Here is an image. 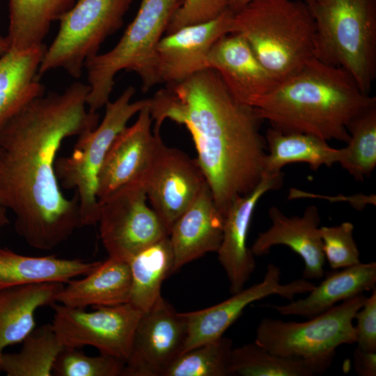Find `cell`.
<instances>
[{"label":"cell","mask_w":376,"mask_h":376,"mask_svg":"<svg viewBox=\"0 0 376 376\" xmlns=\"http://www.w3.org/2000/svg\"><path fill=\"white\" fill-rule=\"evenodd\" d=\"M88 84L76 81L61 93L44 94L0 130V203L15 217V229L31 247L49 251L81 227L77 194L64 196L55 171L68 138L95 129Z\"/></svg>","instance_id":"cell-1"},{"label":"cell","mask_w":376,"mask_h":376,"mask_svg":"<svg viewBox=\"0 0 376 376\" xmlns=\"http://www.w3.org/2000/svg\"><path fill=\"white\" fill-rule=\"evenodd\" d=\"M148 109L160 131L166 119L184 125L216 206L225 214L238 198L258 185L267 154L262 121L254 109L237 100L219 73L205 68L167 84L149 98Z\"/></svg>","instance_id":"cell-2"},{"label":"cell","mask_w":376,"mask_h":376,"mask_svg":"<svg viewBox=\"0 0 376 376\" xmlns=\"http://www.w3.org/2000/svg\"><path fill=\"white\" fill-rule=\"evenodd\" d=\"M375 104L376 97L362 92L347 71L313 57L251 107L280 131L347 143L350 122Z\"/></svg>","instance_id":"cell-3"},{"label":"cell","mask_w":376,"mask_h":376,"mask_svg":"<svg viewBox=\"0 0 376 376\" xmlns=\"http://www.w3.org/2000/svg\"><path fill=\"white\" fill-rule=\"evenodd\" d=\"M230 33L245 39L279 83L314 57V21L304 0L253 1L233 12Z\"/></svg>","instance_id":"cell-4"},{"label":"cell","mask_w":376,"mask_h":376,"mask_svg":"<svg viewBox=\"0 0 376 376\" xmlns=\"http://www.w3.org/2000/svg\"><path fill=\"white\" fill-rule=\"evenodd\" d=\"M184 0H141L139 10L117 44L98 53L84 65L90 91L87 107L97 112L106 105L121 70L135 72L146 93L159 84L156 71V50Z\"/></svg>","instance_id":"cell-5"},{"label":"cell","mask_w":376,"mask_h":376,"mask_svg":"<svg viewBox=\"0 0 376 376\" xmlns=\"http://www.w3.org/2000/svg\"><path fill=\"white\" fill-rule=\"evenodd\" d=\"M305 1L315 25L314 57L347 71L369 94L376 79V0Z\"/></svg>","instance_id":"cell-6"},{"label":"cell","mask_w":376,"mask_h":376,"mask_svg":"<svg viewBox=\"0 0 376 376\" xmlns=\"http://www.w3.org/2000/svg\"><path fill=\"white\" fill-rule=\"evenodd\" d=\"M366 298L363 294L357 295L306 322L263 318L255 342L276 355L303 360L315 375L322 374L338 347L356 343L353 322Z\"/></svg>","instance_id":"cell-7"},{"label":"cell","mask_w":376,"mask_h":376,"mask_svg":"<svg viewBox=\"0 0 376 376\" xmlns=\"http://www.w3.org/2000/svg\"><path fill=\"white\" fill-rule=\"evenodd\" d=\"M135 88L130 86L105 107L103 119L97 126L78 136L71 155L57 158L55 171L60 186L76 190L81 226L97 224L100 203L97 180L107 151L128 121L148 106L149 98L132 102Z\"/></svg>","instance_id":"cell-8"},{"label":"cell","mask_w":376,"mask_h":376,"mask_svg":"<svg viewBox=\"0 0 376 376\" xmlns=\"http://www.w3.org/2000/svg\"><path fill=\"white\" fill-rule=\"evenodd\" d=\"M132 1L77 0L58 20V31L45 50L38 77L60 68L79 79L86 61L97 54L104 40L122 27Z\"/></svg>","instance_id":"cell-9"},{"label":"cell","mask_w":376,"mask_h":376,"mask_svg":"<svg viewBox=\"0 0 376 376\" xmlns=\"http://www.w3.org/2000/svg\"><path fill=\"white\" fill-rule=\"evenodd\" d=\"M51 323L63 347L91 346L100 354L126 362L131 354L134 336L143 313L130 303L96 306L94 311L70 307L58 302Z\"/></svg>","instance_id":"cell-10"},{"label":"cell","mask_w":376,"mask_h":376,"mask_svg":"<svg viewBox=\"0 0 376 376\" xmlns=\"http://www.w3.org/2000/svg\"><path fill=\"white\" fill-rule=\"evenodd\" d=\"M141 182L128 184L100 203V237L109 257L127 262L168 236L169 232L147 204Z\"/></svg>","instance_id":"cell-11"},{"label":"cell","mask_w":376,"mask_h":376,"mask_svg":"<svg viewBox=\"0 0 376 376\" xmlns=\"http://www.w3.org/2000/svg\"><path fill=\"white\" fill-rule=\"evenodd\" d=\"M151 207L169 231L207 184L196 159L169 147L160 138L141 180Z\"/></svg>","instance_id":"cell-12"},{"label":"cell","mask_w":376,"mask_h":376,"mask_svg":"<svg viewBox=\"0 0 376 376\" xmlns=\"http://www.w3.org/2000/svg\"><path fill=\"white\" fill-rule=\"evenodd\" d=\"M187 334L184 313L160 296L141 316L122 376H164L182 352Z\"/></svg>","instance_id":"cell-13"},{"label":"cell","mask_w":376,"mask_h":376,"mask_svg":"<svg viewBox=\"0 0 376 376\" xmlns=\"http://www.w3.org/2000/svg\"><path fill=\"white\" fill-rule=\"evenodd\" d=\"M281 274L280 268L270 263L262 281L232 294L230 298L216 305L183 313L188 334L182 352L222 337L251 303L274 295L292 301L296 295L308 293L315 286L304 278L282 284Z\"/></svg>","instance_id":"cell-14"},{"label":"cell","mask_w":376,"mask_h":376,"mask_svg":"<svg viewBox=\"0 0 376 376\" xmlns=\"http://www.w3.org/2000/svg\"><path fill=\"white\" fill-rule=\"evenodd\" d=\"M233 11L227 9L217 17L184 26L165 35L156 50V71L159 84L178 83L207 67V55L224 36L231 33Z\"/></svg>","instance_id":"cell-15"},{"label":"cell","mask_w":376,"mask_h":376,"mask_svg":"<svg viewBox=\"0 0 376 376\" xmlns=\"http://www.w3.org/2000/svg\"><path fill=\"white\" fill-rule=\"evenodd\" d=\"M149 105V104H148ZM152 117L146 107L111 144L99 173L97 198L104 201L118 189L141 182L152 163L160 132L152 130Z\"/></svg>","instance_id":"cell-16"},{"label":"cell","mask_w":376,"mask_h":376,"mask_svg":"<svg viewBox=\"0 0 376 376\" xmlns=\"http://www.w3.org/2000/svg\"><path fill=\"white\" fill-rule=\"evenodd\" d=\"M283 178L282 172L264 175L255 189L236 199L225 214L222 240L217 253L231 294L244 288L256 269L255 256L247 246V236L256 205L265 193L279 189Z\"/></svg>","instance_id":"cell-17"},{"label":"cell","mask_w":376,"mask_h":376,"mask_svg":"<svg viewBox=\"0 0 376 376\" xmlns=\"http://www.w3.org/2000/svg\"><path fill=\"white\" fill-rule=\"evenodd\" d=\"M268 214L270 227L260 233L251 247L256 256L267 254L271 248L284 245L303 260V278L319 280L324 276L325 258L319 233L320 217L315 205L308 206L302 216L287 217L280 209L272 206Z\"/></svg>","instance_id":"cell-18"},{"label":"cell","mask_w":376,"mask_h":376,"mask_svg":"<svg viewBox=\"0 0 376 376\" xmlns=\"http://www.w3.org/2000/svg\"><path fill=\"white\" fill-rule=\"evenodd\" d=\"M207 67L219 73L237 100L249 106L279 84L237 33L226 34L216 42L207 55Z\"/></svg>","instance_id":"cell-19"},{"label":"cell","mask_w":376,"mask_h":376,"mask_svg":"<svg viewBox=\"0 0 376 376\" xmlns=\"http://www.w3.org/2000/svg\"><path fill=\"white\" fill-rule=\"evenodd\" d=\"M224 216L216 206L207 183L194 203L177 219L169 231L174 263L173 273L221 244Z\"/></svg>","instance_id":"cell-20"},{"label":"cell","mask_w":376,"mask_h":376,"mask_svg":"<svg viewBox=\"0 0 376 376\" xmlns=\"http://www.w3.org/2000/svg\"><path fill=\"white\" fill-rule=\"evenodd\" d=\"M376 263H362L328 274L326 278L298 300L285 305L266 304L282 315H299L308 318L327 311L364 292L376 288Z\"/></svg>","instance_id":"cell-21"},{"label":"cell","mask_w":376,"mask_h":376,"mask_svg":"<svg viewBox=\"0 0 376 376\" xmlns=\"http://www.w3.org/2000/svg\"><path fill=\"white\" fill-rule=\"evenodd\" d=\"M47 47L8 49L0 57V130L34 99L45 94L38 73Z\"/></svg>","instance_id":"cell-22"},{"label":"cell","mask_w":376,"mask_h":376,"mask_svg":"<svg viewBox=\"0 0 376 376\" xmlns=\"http://www.w3.org/2000/svg\"><path fill=\"white\" fill-rule=\"evenodd\" d=\"M64 284L56 298L63 305L86 308L128 303L132 289L129 262L109 257L83 279Z\"/></svg>","instance_id":"cell-23"},{"label":"cell","mask_w":376,"mask_h":376,"mask_svg":"<svg viewBox=\"0 0 376 376\" xmlns=\"http://www.w3.org/2000/svg\"><path fill=\"white\" fill-rule=\"evenodd\" d=\"M64 284L44 282L0 290V354L36 328L35 313L56 302Z\"/></svg>","instance_id":"cell-24"},{"label":"cell","mask_w":376,"mask_h":376,"mask_svg":"<svg viewBox=\"0 0 376 376\" xmlns=\"http://www.w3.org/2000/svg\"><path fill=\"white\" fill-rule=\"evenodd\" d=\"M100 263L56 256H24L0 248V290L44 282L66 283L88 274Z\"/></svg>","instance_id":"cell-25"},{"label":"cell","mask_w":376,"mask_h":376,"mask_svg":"<svg viewBox=\"0 0 376 376\" xmlns=\"http://www.w3.org/2000/svg\"><path fill=\"white\" fill-rule=\"evenodd\" d=\"M268 153L264 160L263 175L281 172L285 165L295 162L307 163L317 171L324 165L327 167L339 163L343 148L331 147L327 141L313 135L285 132L273 127L265 134Z\"/></svg>","instance_id":"cell-26"},{"label":"cell","mask_w":376,"mask_h":376,"mask_svg":"<svg viewBox=\"0 0 376 376\" xmlns=\"http://www.w3.org/2000/svg\"><path fill=\"white\" fill-rule=\"evenodd\" d=\"M77 0H9V49H25L44 44L52 24Z\"/></svg>","instance_id":"cell-27"},{"label":"cell","mask_w":376,"mask_h":376,"mask_svg":"<svg viewBox=\"0 0 376 376\" xmlns=\"http://www.w3.org/2000/svg\"><path fill=\"white\" fill-rule=\"evenodd\" d=\"M174 255L169 236L146 247L129 262L132 289L129 303L142 312L148 311L161 295V287L173 273Z\"/></svg>","instance_id":"cell-28"},{"label":"cell","mask_w":376,"mask_h":376,"mask_svg":"<svg viewBox=\"0 0 376 376\" xmlns=\"http://www.w3.org/2000/svg\"><path fill=\"white\" fill-rule=\"evenodd\" d=\"M18 352L0 354V371L7 376H51L63 350L51 323L35 328Z\"/></svg>","instance_id":"cell-29"},{"label":"cell","mask_w":376,"mask_h":376,"mask_svg":"<svg viewBox=\"0 0 376 376\" xmlns=\"http://www.w3.org/2000/svg\"><path fill=\"white\" fill-rule=\"evenodd\" d=\"M228 375L313 376L315 373L304 361L276 355L254 341L233 348Z\"/></svg>","instance_id":"cell-30"},{"label":"cell","mask_w":376,"mask_h":376,"mask_svg":"<svg viewBox=\"0 0 376 376\" xmlns=\"http://www.w3.org/2000/svg\"><path fill=\"white\" fill-rule=\"evenodd\" d=\"M347 131L350 139L339 164L356 180L363 181L376 166V104L356 116Z\"/></svg>","instance_id":"cell-31"},{"label":"cell","mask_w":376,"mask_h":376,"mask_svg":"<svg viewBox=\"0 0 376 376\" xmlns=\"http://www.w3.org/2000/svg\"><path fill=\"white\" fill-rule=\"evenodd\" d=\"M233 341L221 337L181 353L164 376H226Z\"/></svg>","instance_id":"cell-32"},{"label":"cell","mask_w":376,"mask_h":376,"mask_svg":"<svg viewBox=\"0 0 376 376\" xmlns=\"http://www.w3.org/2000/svg\"><path fill=\"white\" fill-rule=\"evenodd\" d=\"M125 365V361L110 355L89 356L79 348L63 347L54 363L52 375L120 376Z\"/></svg>","instance_id":"cell-33"},{"label":"cell","mask_w":376,"mask_h":376,"mask_svg":"<svg viewBox=\"0 0 376 376\" xmlns=\"http://www.w3.org/2000/svg\"><path fill=\"white\" fill-rule=\"evenodd\" d=\"M353 232L354 225L350 221L319 228L324 258L332 269H343L361 263Z\"/></svg>","instance_id":"cell-34"},{"label":"cell","mask_w":376,"mask_h":376,"mask_svg":"<svg viewBox=\"0 0 376 376\" xmlns=\"http://www.w3.org/2000/svg\"><path fill=\"white\" fill-rule=\"evenodd\" d=\"M228 8V0H184L172 19L166 35L184 26L212 20Z\"/></svg>","instance_id":"cell-35"},{"label":"cell","mask_w":376,"mask_h":376,"mask_svg":"<svg viewBox=\"0 0 376 376\" xmlns=\"http://www.w3.org/2000/svg\"><path fill=\"white\" fill-rule=\"evenodd\" d=\"M354 326L357 347L367 351L376 352V288L357 312Z\"/></svg>","instance_id":"cell-36"},{"label":"cell","mask_w":376,"mask_h":376,"mask_svg":"<svg viewBox=\"0 0 376 376\" xmlns=\"http://www.w3.org/2000/svg\"><path fill=\"white\" fill-rule=\"evenodd\" d=\"M354 368L359 376L376 375V352L357 347L354 352Z\"/></svg>","instance_id":"cell-37"},{"label":"cell","mask_w":376,"mask_h":376,"mask_svg":"<svg viewBox=\"0 0 376 376\" xmlns=\"http://www.w3.org/2000/svg\"><path fill=\"white\" fill-rule=\"evenodd\" d=\"M253 1L255 0H228V8L232 11L236 12Z\"/></svg>","instance_id":"cell-38"},{"label":"cell","mask_w":376,"mask_h":376,"mask_svg":"<svg viewBox=\"0 0 376 376\" xmlns=\"http://www.w3.org/2000/svg\"><path fill=\"white\" fill-rule=\"evenodd\" d=\"M7 210L0 203V235L3 228L9 223Z\"/></svg>","instance_id":"cell-39"},{"label":"cell","mask_w":376,"mask_h":376,"mask_svg":"<svg viewBox=\"0 0 376 376\" xmlns=\"http://www.w3.org/2000/svg\"><path fill=\"white\" fill-rule=\"evenodd\" d=\"M8 44L6 37L0 35V57L8 50Z\"/></svg>","instance_id":"cell-40"}]
</instances>
